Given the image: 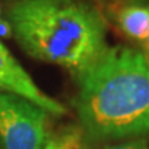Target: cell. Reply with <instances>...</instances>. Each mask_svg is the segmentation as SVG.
I'll list each match as a JSON object with an SVG mask.
<instances>
[{
	"mask_svg": "<svg viewBox=\"0 0 149 149\" xmlns=\"http://www.w3.org/2000/svg\"><path fill=\"white\" fill-rule=\"evenodd\" d=\"M81 144V133L77 128H69L57 137L47 139L43 149H77Z\"/></svg>",
	"mask_w": 149,
	"mask_h": 149,
	"instance_id": "6",
	"label": "cell"
},
{
	"mask_svg": "<svg viewBox=\"0 0 149 149\" xmlns=\"http://www.w3.org/2000/svg\"><path fill=\"white\" fill-rule=\"evenodd\" d=\"M76 111L93 139L149 133V59L137 48L109 46L79 80Z\"/></svg>",
	"mask_w": 149,
	"mask_h": 149,
	"instance_id": "2",
	"label": "cell"
},
{
	"mask_svg": "<svg viewBox=\"0 0 149 149\" xmlns=\"http://www.w3.org/2000/svg\"><path fill=\"white\" fill-rule=\"evenodd\" d=\"M48 113L21 97L0 91V142L3 149H43Z\"/></svg>",
	"mask_w": 149,
	"mask_h": 149,
	"instance_id": "3",
	"label": "cell"
},
{
	"mask_svg": "<svg viewBox=\"0 0 149 149\" xmlns=\"http://www.w3.org/2000/svg\"><path fill=\"white\" fill-rule=\"evenodd\" d=\"M10 35H11L10 24L1 17V18H0V36L4 37V36H10Z\"/></svg>",
	"mask_w": 149,
	"mask_h": 149,
	"instance_id": "8",
	"label": "cell"
},
{
	"mask_svg": "<svg viewBox=\"0 0 149 149\" xmlns=\"http://www.w3.org/2000/svg\"><path fill=\"white\" fill-rule=\"evenodd\" d=\"M1 11L31 58L57 65L76 80L109 47L107 21L87 0H4Z\"/></svg>",
	"mask_w": 149,
	"mask_h": 149,
	"instance_id": "1",
	"label": "cell"
},
{
	"mask_svg": "<svg viewBox=\"0 0 149 149\" xmlns=\"http://www.w3.org/2000/svg\"><path fill=\"white\" fill-rule=\"evenodd\" d=\"M105 149H149V145L146 144V141H131L127 144L108 146Z\"/></svg>",
	"mask_w": 149,
	"mask_h": 149,
	"instance_id": "7",
	"label": "cell"
},
{
	"mask_svg": "<svg viewBox=\"0 0 149 149\" xmlns=\"http://www.w3.org/2000/svg\"><path fill=\"white\" fill-rule=\"evenodd\" d=\"M141 46H142V48H144V51L142 53L146 55V58L149 59V36L146 37V40H145L144 43H141Z\"/></svg>",
	"mask_w": 149,
	"mask_h": 149,
	"instance_id": "9",
	"label": "cell"
},
{
	"mask_svg": "<svg viewBox=\"0 0 149 149\" xmlns=\"http://www.w3.org/2000/svg\"><path fill=\"white\" fill-rule=\"evenodd\" d=\"M0 90L1 93L14 94L42 108L48 115L62 116L66 113V108L61 102L55 101L43 93L39 86L31 77V74L22 68L0 40Z\"/></svg>",
	"mask_w": 149,
	"mask_h": 149,
	"instance_id": "4",
	"label": "cell"
},
{
	"mask_svg": "<svg viewBox=\"0 0 149 149\" xmlns=\"http://www.w3.org/2000/svg\"><path fill=\"white\" fill-rule=\"evenodd\" d=\"M77 149H87V148H86V146H84V145H83V144H81V145H80V146H79V148H77Z\"/></svg>",
	"mask_w": 149,
	"mask_h": 149,
	"instance_id": "10",
	"label": "cell"
},
{
	"mask_svg": "<svg viewBox=\"0 0 149 149\" xmlns=\"http://www.w3.org/2000/svg\"><path fill=\"white\" fill-rule=\"evenodd\" d=\"M116 24L127 37L144 43L149 36V0H128L116 11Z\"/></svg>",
	"mask_w": 149,
	"mask_h": 149,
	"instance_id": "5",
	"label": "cell"
}]
</instances>
